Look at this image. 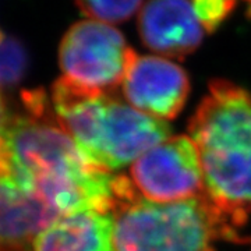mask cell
Wrapping results in <instances>:
<instances>
[{
    "instance_id": "5",
    "label": "cell",
    "mask_w": 251,
    "mask_h": 251,
    "mask_svg": "<svg viewBox=\"0 0 251 251\" xmlns=\"http://www.w3.org/2000/svg\"><path fill=\"white\" fill-rule=\"evenodd\" d=\"M59 56L62 77L85 90L110 94L123 84L137 54L117 29L88 20L66 32Z\"/></svg>"
},
{
    "instance_id": "11",
    "label": "cell",
    "mask_w": 251,
    "mask_h": 251,
    "mask_svg": "<svg viewBox=\"0 0 251 251\" xmlns=\"http://www.w3.org/2000/svg\"><path fill=\"white\" fill-rule=\"evenodd\" d=\"M28 67L24 45L0 28V85L10 87L23 80Z\"/></svg>"
},
{
    "instance_id": "6",
    "label": "cell",
    "mask_w": 251,
    "mask_h": 251,
    "mask_svg": "<svg viewBox=\"0 0 251 251\" xmlns=\"http://www.w3.org/2000/svg\"><path fill=\"white\" fill-rule=\"evenodd\" d=\"M131 181L145 200L177 202L205 196L197 148L188 135L163 140L131 165Z\"/></svg>"
},
{
    "instance_id": "9",
    "label": "cell",
    "mask_w": 251,
    "mask_h": 251,
    "mask_svg": "<svg viewBox=\"0 0 251 251\" xmlns=\"http://www.w3.org/2000/svg\"><path fill=\"white\" fill-rule=\"evenodd\" d=\"M62 219L11 173L0 175V251H34L38 237Z\"/></svg>"
},
{
    "instance_id": "2",
    "label": "cell",
    "mask_w": 251,
    "mask_h": 251,
    "mask_svg": "<svg viewBox=\"0 0 251 251\" xmlns=\"http://www.w3.org/2000/svg\"><path fill=\"white\" fill-rule=\"evenodd\" d=\"M188 133L208 197L242 226L251 209V94L229 81H212Z\"/></svg>"
},
{
    "instance_id": "7",
    "label": "cell",
    "mask_w": 251,
    "mask_h": 251,
    "mask_svg": "<svg viewBox=\"0 0 251 251\" xmlns=\"http://www.w3.org/2000/svg\"><path fill=\"white\" fill-rule=\"evenodd\" d=\"M122 88L130 106L165 122L183 109L190 84L176 63L158 56H135Z\"/></svg>"
},
{
    "instance_id": "12",
    "label": "cell",
    "mask_w": 251,
    "mask_h": 251,
    "mask_svg": "<svg viewBox=\"0 0 251 251\" xmlns=\"http://www.w3.org/2000/svg\"><path fill=\"white\" fill-rule=\"evenodd\" d=\"M82 14L103 24L122 23L130 18L135 11L143 7L141 1L123 0V1H78Z\"/></svg>"
},
{
    "instance_id": "1",
    "label": "cell",
    "mask_w": 251,
    "mask_h": 251,
    "mask_svg": "<svg viewBox=\"0 0 251 251\" xmlns=\"http://www.w3.org/2000/svg\"><path fill=\"white\" fill-rule=\"evenodd\" d=\"M27 116L9 120L10 173L60 218L80 212L110 214L116 176L92 165L54 115L42 90L23 94Z\"/></svg>"
},
{
    "instance_id": "15",
    "label": "cell",
    "mask_w": 251,
    "mask_h": 251,
    "mask_svg": "<svg viewBox=\"0 0 251 251\" xmlns=\"http://www.w3.org/2000/svg\"><path fill=\"white\" fill-rule=\"evenodd\" d=\"M9 117L6 113V106H4V100L1 98L0 94V137H4L6 130H7V125H9Z\"/></svg>"
},
{
    "instance_id": "3",
    "label": "cell",
    "mask_w": 251,
    "mask_h": 251,
    "mask_svg": "<svg viewBox=\"0 0 251 251\" xmlns=\"http://www.w3.org/2000/svg\"><path fill=\"white\" fill-rule=\"evenodd\" d=\"M110 215L113 251H216L219 240H239L240 225L208 194L152 202L126 176H116Z\"/></svg>"
},
{
    "instance_id": "13",
    "label": "cell",
    "mask_w": 251,
    "mask_h": 251,
    "mask_svg": "<svg viewBox=\"0 0 251 251\" xmlns=\"http://www.w3.org/2000/svg\"><path fill=\"white\" fill-rule=\"evenodd\" d=\"M236 6L234 1H222V0H197L194 7L206 32L215 31L216 27L229 16V13Z\"/></svg>"
},
{
    "instance_id": "8",
    "label": "cell",
    "mask_w": 251,
    "mask_h": 251,
    "mask_svg": "<svg viewBox=\"0 0 251 251\" xmlns=\"http://www.w3.org/2000/svg\"><path fill=\"white\" fill-rule=\"evenodd\" d=\"M140 35L156 53L181 59L194 52L206 32L194 1L158 0L144 3L138 18Z\"/></svg>"
},
{
    "instance_id": "4",
    "label": "cell",
    "mask_w": 251,
    "mask_h": 251,
    "mask_svg": "<svg viewBox=\"0 0 251 251\" xmlns=\"http://www.w3.org/2000/svg\"><path fill=\"white\" fill-rule=\"evenodd\" d=\"M59 123L82 155L110 172L133 165L143 153L169 138L166 122L144 115L110 94L85 90L60 77L50 92Z\"/></svg>"
},
{
    "instance_id": "14",
    "label": "cell",
    "mask_w": 251,
    "mask_h": 251,
    "mask_svg": "<svg viewBox=\"0 0 251 251\" xmlns=\"http://www.w3.org/2000/svg\"><path fill=\"white\" fill-rule=\"evenodd\" d=\"M10 173L9 148L6 143V137H0V175Z\"/></svg>"
},
{
    "instance_id": "10",
    "label": "cell",
    "mask_w": 251,
    "mask_h": 251,
    "mask_svg": "<svg viewBox=\"0 0 251 251\" xmlns=\"http://www.w3.org/2000/svg\"><path fill=\"white\" fill-rule=\"evenodd\" d=\"M34 251H113L112 215L88 211L64 216L38 237Z\"/></svg>"
}]
</instances>
